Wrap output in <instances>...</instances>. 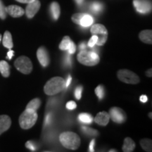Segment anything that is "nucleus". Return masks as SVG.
<instances>
[{"mask_svg":"<svg viewBox=\"0 0 152 152\" xmlns=\"http://www.w3.org/2000/svg\"><path fill=\"white\" fill-rule=\"evenodd\" d=\"M38 115L37 111L26 109L19 117V125L24 130L31 128L37 122Z\"/></svg>","mask_w":152,"mask_h":152,"instance_id":"4","label":"nucleus"},{"mask_svg":"<svg viewBox=\"0 0 152 152\" xmlns=\"http://www.w3.org/2000/svg\"><path fill=\"white\" fill-rule=\"evenodd\" d=\"M94 145H95V140H92L90 142V146H89V149H90V151H94Z\"/></svg>","mask_w":152,"mask_h":152,"instance_id":"39","label":"nucleus"},{"mask_svg":"<svg viewBox=\"0 0 152 152\" xmlns=\"http://www.w3.org/2000/svg\"><path fill=\"white\" fill-rule=\"evenodd\" d=\"M41 105V100L39 98H35L33 99V100H31L29 103L28 104L27 106H26V109L30 110V111H37L38 109L39 108V106Z\"/></svg>","mask_w":152,"mask_h":152,"instance_id":"21","label":"nucleus"},{"mask_svg":"<svg viewBox=\"0 0 152 152\" xmlns=\"http://www.w3.org/2000/svg\"><path fill=\"white\" fill-rule=\"evenodd\" d=\"M16 1H18V2H20V3L28 4V3L32 2V1H33L34 0H16Z\"/></svg>","mask_w":152,"mask_h":152,"instance_id":"42","label":"nucleus"},{"mask_svg":"<svg viewBox=\"0 0 152 152\" xmlns=\"http://www.w3.org/2000/svg\"><path fill=\"white\" fill-rule=\"evenodd\" d=\"M37 57L39 64L42 67H47L49 66L50 58H49V53L45 47H41L37 49Z\"/></svg>","mask_w":152,"mask_h":152,"instance_id":"10","label":"nucleus"},{"mask_svg":"<svg viewBox=\"0 0 152 152\" xmlns=\"http://www.w3.org/2000/svg\"><path fill=\"white\" fill-rule=\"evenodd\" d=\"M77 58L80 64L87 66H96L100 61L98 54L93 51L82 50L77 54Z\"/></svg>","mask_w":152,"mask_h":152,"instance_id":"3","label":"nucleus"},{"mask_svg":"<svg viewBox=\"0 0 152 152\" xmlns=\"http://www.w3.org/2000/svg\"><path fill=\"white\" fill-rule=\"evenodd\" d=\"M81 130L84 134H86L87 136L90 137H96L99 134V132L97 130H94V129L89 128V127L86 126H82Z\"/></svg>","mask_w":152,"mask_h":152,"instance_id":"25","label":"nucleus"},{"mask_svg":"<svg viewBox=\"0 0 152 152\" xmlns=\"http://www.w3.org/2000/svg\"><path fill=\"white\" fill-rule=\"evenodd\" d=\"M109 114L106 111H102L96 114L94 118V121L98 125H102V126H106L109 123Z\"/></svg>","mask_w":152,"mask_h":152,"instance_id":"14","label":"nucleus"},{"mask_svg":"<svg viewBox=\"0 0 152 152\" xmlns=\"http://www.w3.org/2000/svg\"><path fill=\"white\" fill-rule=\"evenodd\" d=\"M66 109L68 110H73L77 108V104L75 102L73 101H71V102H68L67 104H66Z\"/></svg>","mask_w":152,"mask_h":152,"instance_id":"35","label":"nucleus"},{"mask_svg":"<svg viewBox=\"0 0 152 152\" xmlns=\"http://www.w3.org/2000/svg\"><path fill=\"white\" fill-rule=\"evenodd\" d=\"M71 54H68V53H66V54L64 55V65L66 66V67L70 68L72 65V62H73V60H72V57L71 56Z\"/></svg>","mask_w":152,"mask_h":152,"instance_id":"28","label":"nucleus"},{"mask_svg":"<svg viewBox=\"0 0 152 152\" xmlns=\"http://www.w3.org/2000/svg\"><path fill=\"white\" fill-rule=\"evenodd\" d=\"M95 94H96L99 100L104 99V96H105V89H104L103 85H99V86L96 87V88L95 89Z\"/></svg>","mask_w":152,"mask_h":152,"instance_id":"27","label":"nucleus"},{"mask_svg":"<svg viewBox=\"0 0 152 152\" xmlns=\"http://www.w3.org/2000/svg\"><path fill=\"white\" fill-rule=\"evenodd\" d=\"M65 90V80L61 77H54L47 81L44 87L45 93L47 95H55Z\"/></svg>","mask_w":152,"mask_h":152,"instance_id":"2","label":"nucleus"},{"mask_svg":"<svg viewBox=\"0 0 152 152\" xmlns=\"http://www.w3.org/2000/svg\"><path fill=\"white\" fill-rule=\"evenodd\" d=\"M147 75L148 77H151V69L148 70L147 72Z\"/></svg>","mask_w":152,"mask_h":152,"instance_id":"44","label":"nucleus"},{"mask_svg":"<svg viewBox=\"0 0 152 152\" xmlns=\"http://www.w3.org/2000/svg\"><path fill=\"white\" fill-rule=\"evenodd\" d=\"M1 35L0 34V42H1Z\"/></svg>","mask_w":152,"mask_h":152,"instance_id":"45","label":"nucleus"},{"mask_svg":"<svg viewBox=\"0 0 152 152\" xmlns=\"http://www.w3.org/2000/svg\"><path fill=\"white\" fill-rule=\"evenodd\" d=\"M71 42L72 40L71 39V38L68 37V36H65V37L63 38L61 42L58 47H59L61 50L66 51L68 50V48H69Z\"/></svg>","mask_w":152,"mask_h":152,"instance_id":"23","label":"nucleus"},{"mask_svg":"<svg viewBox=\"0 0 152 152\" xmlns=\"http://www.w3.org/2000/svg\"><path fill=\"white\" fill-rule=\"evenodd\" d=\"M133 4L140 14H148L151 11V3L149 0H134Z\"/></svg>","mask_w":152,"mask_h":152,"instance_id":"9","label":"nucleus"},{"mask_svg":"<svg viewBox=\"0 0 152 152\" xmlns=\"http://www.w3.org/2000/svg\"><path fill=\"white\" fill-rule=\"evenodd\" d=\"M14 66L18 71L23 74H30L33 71V64L27 56L18 57L15 61Z\"/></svg>","mask_w":152,"mask_h":152,"instance_id":"6","label":"nucleus"},{"mask_svg":"<svg viewBox=\"0 0 152 152\" xmlns=\"http://www.w3.org/2000/svg\"><path fill=\"white\" fill-rule=\"evenodd\" d=\"M11 125V120L7 115H0V135L8 130Z\"/></svg>","mask_w":152,"mask_h":152,"instance_id":"13","label":"nucleus"},{"mask_svg":"<svg viewBox=\"0 0 152 152\" xmlns=\"http://www.w3.org/2000/svg\"><path fill=\"white\" fill-rule=\"evenodd\" d=\"M140 40L146 44H151L152 43V32L151 30H142L141 33L139 35Z\"/></svg>","mask_w":152,"mask_h":152,"instance_id":"15","label":"nucleus"},{"mask_svg":"<svg viewBox=\"0 0 152 152\" xmlns=\"http://www.w3.org/2000/svg\"><path fill=\"white\" fill-rule=\"evenodd\" d=\"M104 6L101 2L99 1H94L90 5V9L94 14H99L100 12H102V11L103 10Z\"/></svg>","mask_w":152,"mask_h":152,"instance_id":"24","label":"nucleus"},{"mask_svg":"<svg viewBox=\"0 0 152 152\" xmlns=\"http://www.w3.org/2000/svg\"><path fill=\"white\" fill-rule=\"evenodd\" d=\"M97 39H98L97 36L93 35L92 37H91L90 40H89L88 43H87V47H90V48H92V47L95 46L96 44V42H97Z\"/></svg>","mask_w":152,"mask_h":152,"instance_id":"32","label":"nucleus"},{"mask_svg":"<svg viewBox=\"0 0 152 152\" xmlns=\"http://www.w3.org/2000/svg\"><path fill=\"white\" fill-rule=\"evenodd\" d=\"M40 1L39 0H34L32 2L28 3L26 9V16L28 18H32L35 16V15L37 14V11L40 9Z\"/></svg>","mask_w":152,"mask_h":152,"instance_id":"11","label":"nucleus"},{"mask_svg":"<svg viewBox=\"0 0 152 152\" xmlns=\"http://www.w3.org/2000/svg\"><path fill=\"white\" fill-rule=\"evenodd\" d=\"M7 13L14 18H18L25 14L24 9L16 5H10L6 7Z\"/></svg>","mask_w":152,"mask_h":152,"instance_id":"12","label":"nucleus"},{"mask_svg":"<svg viewBox=\"0 0 152 152\" xmlns=\"http://www.w3.org/2000/svg\"><path fill=\"white\" fill-rule=\"evenodd\" d=\"M83 86H77L75 90V96L77 99H80L82 96V93H83Z\"/></svg>","mask_w":152,"mask_h":152,"instance_id":"33","label":"nucleus"},{"mask_svg":"<svg viewBox=\"0 0 152 152\" xmlns=\"http://www.w3.org/2000/svg\"><path fill=\"white\" fill-rule=\"evenodd\" d=\"M140 145L142 149L146 151H152V142L149 139H143L140 141Z\"/></svg>","mask_w":152,"mask_h":152,"instance_id":"26","label":"nucleus"},{"mask_svg":"<svg viewBox=\"0 0 152 152\" xmlns=\"http://www.w3.org/2000/svg\"><path fill=\"white\" fill-rule=\"evenodd\" d=\"M109 151H115V150H110Z\"/></svg>","mask_w":152,"mask_h":152,"instance_id":"46","label":"nucleus"},{"mask_svg":"<svg viewBox=\"0 0 152 152\" xmlns=\"http://www.w3.org/2000/svg\"><path fill=\"white\" fill-rule=\"evenodd\" d=\"M109 117L113 122L119 123H123L125 122L127 119L126 114L125 111L121 108L113 107L109 110Z\"/></svg>","mask_w":152,"mask_h":152,"instance_id":"8","label":"nucleus"},{"mask_svg":"<svg viewBox=\"0 0 152 152\" xmlns=\"http://www.w3.org/2000/svg\"><path fill=\"white\" fill-rule=\"evenodd\" d=\"M91 33L92 35L97 36L98 39L96 45L97 46H103L108 39V31L106 27L102 24L93 25L91 28Z\"/></svg>","mask_w":152,"mask_h":152,"instance_id":"5","label":"nucleus"},{"mask_svg":"<svg viewBox=\"0 0 152 152\" xmlns=\"http://www.w3.org/2000/svg\"><path fill=\"white\" fill-rule=\"evenodd\" d=\"M78 120L80 122L85 124H91L94 121V118L90 114L87 113H80L78 115Z\"/></svg>","mask_w":152,"mask_h":152,"instance_id":"22","label":"nucleus"},{"mask_svg":"<svg viewBox=\"0 0 152 152\" xmlns=\"http://www.w3.org/2000/svg\"><path fill=\"white\" fill-rule=\"evenodd\" d=\"M26 147L28 148V149H29L30 151H36L37 149V144H36L35 142H32V141H28L26 142Z\"/></svg>","mask_w":152,"mask_h":152,"instance_id":"34","label":"nucleus"},{"mask_svg":"<svg viewBox=\"0 0 152 152\" xmlns=\"http://www.w3.org/2000/svg\"><path fill=\"white\" fill-rule=\"evenodd\" d=\"M50 12L52 14V18L54 20H57L60 16L61 10L60 6L56 1H53L50 5Z\"/></svg>","mask_w":152,"mask_h":152,"instance_id":"19","label":"nucleus"},{"mask_svg":"<svg viewBox=\"0 0 152 152\" xmlns=\"http://www.w3.org/2000/svg\"><path fill=\"white\" fill-rule=\"evenodd\" d=\"M94 18L90 14H85L84 16L82 17L80 21V26H81L83 28H88L94 23Z\"/></svg>","mask_w":152,"mask_h":152,"instance_id":"17","label":"nucleus"},{"mask_svg":"<svg viewBox=\"0 0 152 152\" xmlns=\"http://www.w3.org/2000/svg\"><path fill=\"white\" fill-rule=\"evenodd\" d=\"M2 43L4 47H5L7 49H11L13 47H14V44H13L12 40V36H11V34L9 33V31H6L4 34Z\"/></svg>","mask_w":152,"mask_h":152,"instance_id":"18","label":"nucleus"},{"mask_svg":"<svg viewBox=\"0 0 152 152\" xmlns=\"http://www.w3.org/2000/svg\"><path fill=\"white\" fill-rule=\"evenodd\" d=\"M7 9H6V7L2 1L0 0V18L4 20L7 18Z\"/></svg>","mask_w":152,"mask_h":152,"instance_id":"29","label":"nucleus"},{"mask_svg":"<svg viewBox=\"0 0 152 152\" xmlns=\"http://www.w3.org/2000/svg\"><path fill=\"white\" fill-rule=\"evenodd\" d=\"M75 2L78 5H82V4L83 3V1H84V0H75Z\"/></svg>","mask_w":152,"mask_h":152,"instance_id":"43","label":"nucleus"},{"mask_svg":"<svg viewBox=\"0 0 152 152\" xmlns=\"http://www.w3.org/2000/svg\"><path fill=\"white\" fill-rule=\"evenodd\" d=\"M53 121V115L52 113H48L47 114L46 117H45V122H44V126L46 127L48 126L52 123Z\"/></svg>","mask_w":152,"mask_h":152,"instance_id":"31","label":"nucleus"},{"mask_svg":"<svg viewBox=\"0 0 152 152\" xmlns=\"http://www.w3.org/2000/svg\"><path fill=\"white\" fill-rule=\"evenodd\" d=\"M71 81H72V77L71 75H68L67 79H66V80H65V88H68V87H69V85H71Z\"/></svg>","mask_w":152,"mask_h":152,"instance_id":"37","label":"nucleus"},{"mask_svg":"<svg viewBox=\"0 0 152 152\" xmlns=\"http://www.w3.org/2000/svg\"><path fill=\"white\" fill-rule=\"evenodd\" d=\"M117 75L120 80L127 84H137L140 81L139 76L130 70H120L118 72Z\"/></svg>","mask_w":152,"mask_h":152,"instance_id":"7","label":"nucleus"},{"mask_svg":"<svg viewBox=\"0 0 152 152\" xmlns=\"http://www.w3.org/2000/svg\"><path fill=\"white\" fill-rule=\"evenodd\" d=\"M87 44L86 42H82L79 45V49L80 50L82 51V50H87Z\"/></svg>","mask_w":152,"mask_h":152,"instance_id":"38","label":"nucleus"},{"mask_svg":"<svg viewBox=\"0 0 152 152\" xmlns=\"http://www.w3.org/2000/svg\"><path fill=\"white\" fill-rule=\"evenodd\" d=\"M0 73L4 77H8L10 75V66L5 61H0Z\"/></svg>","mask_w":152,"mask_h":152,"instance_id":"20","label":"nucleus"},{"mask_svg":"<svg viewBox=\"0 0 152 152\" xmlns=\"http://www.w3.org/2000/svg\"><path fill=\"white\" fill-rule=\"evenodd\" d=\"M61 144L66 149L75 150L80 146V138L77 134L73 132H62L59 136Z\"/></svg>","mask_w":152,"mask_h":152,"instance_id":"1","label":"nucleus"},{"mask_svg":"<svg viewBox=\"0 0 152 152\" xmlns=\"http://www.w3.org/2000/svg\"><path fill=\"white\" fill-rule=\"evenodd\" d=\"M140 102H142V103H146V102H147L148 98L146 95H142V96H140Z\"/></svg>","mask_w":152,"mask_h":152,"instance_id":"41","label":"nucleus"},{"mask_svg":"<svg viewBox=\"0 0 152 152\" xmlns=\"http://www.w3.org/2000/svg\"><path fill=\"white\" fill-rule=\"evenodd\" d=\"M67 51H68V54H73L74 53L76 52V46L73 41H72L71 45H70L69 48L68 49Z\"/></svg>","mask_w":152,"mask_h":152,"instance_id":"36","label":"nucleus"},{"mask_svg":"<svg viewBox=\"0 0 152 152\" xmlns=\"http://www.w3.org/2000/svg\"><path fill=\"white\" fill-rule=\"evenodd\" d=\"M14 56V52L13 50H9L8 53H7V58H9V60H11L12 58V57Z\"/></svg>","mask_w":152,"mask_h":152,"instance_id":"40","label":"nucleus"},{"mask_svg":"<svg viewBox=\"0 0 152 152\" xmlns=\"http://www.w3.org/2000/svg\"><path fill=\"white\" fill-rule=\"evenodd\" d=\"M84 13H79V14H75L72 16V20L75 23V24L80 25V19L82 17L84 16Z\"/></svg>","mask_w":152,"mask_h":152,"instance_id":"30","label":"nucleus"},{"mask_svg":"<svg viewBox=\"0 0 152 152\" xmlns=\"http://www.w3.org/2000/svg\"><path fill=\"white\" fill-rule=\"evenodd\" d=\"M135 149V143L132 139L126 137L124 140L123 146V151L124 152H132Z\"/></svg>","mask_w":152,"mask_h":152,"instance_id":"16","label":"nucleus"}]
</instances>
